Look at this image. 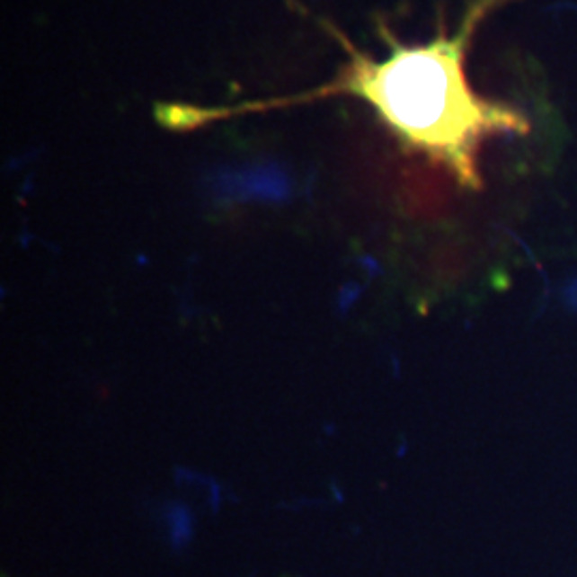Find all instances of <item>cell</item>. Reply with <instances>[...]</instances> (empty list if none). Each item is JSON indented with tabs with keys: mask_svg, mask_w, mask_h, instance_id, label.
Masks as SVG:
<instances>
[{
	"mask_svg": "<svg viewBox=\"0 0 577 577\" xmlns=\"http://www.w3.org/2000/svg\"><path fill=\"white\" fill-rule=\"evenodd\" d=\"M513 0H471L456 31H447L440 18L437 35L415 45L400 41L392 28L378 20V37L389 48L383 60L364 54L342 35L341 28L319 20L347 54V62H342L332 82L297 94L240 105H158L156 118L167 129L191 131L231 116L287 110L327 96H351L364 101L404 150L420 152L430 161L445 165L462 186L479 189L481 146L501 135L530 131L528 118L522 111L475 93L466 77V58L481 24Z\"/></svg>",
	"mask_w": 577,
	"mask_h": 577,
	"instance_id": "1",
	"label": "cell"
}]
</instances>
